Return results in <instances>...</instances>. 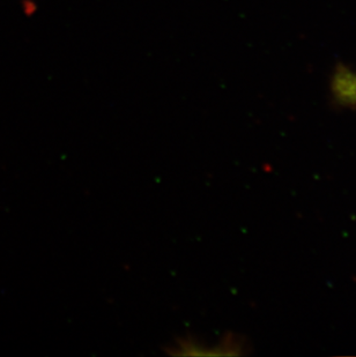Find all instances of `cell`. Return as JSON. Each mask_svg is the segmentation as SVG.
I'll use <instances>...</instances> for the list:
<instances>
[{"instance_id": "cell-1", "label": "cell", "mask_w": 356, "mask_h": 357, "mask_svg": "<svg viewBox=\"0 0 356 357\" xmlns=\"http://www.w3.org/2000/svg\"><path fill=\"white\" fill-rule=\"evenodd\" d=\"M333 91L340 101L356 107V73L339 68L333 78Z\"/></svg>"}]
</instances>
